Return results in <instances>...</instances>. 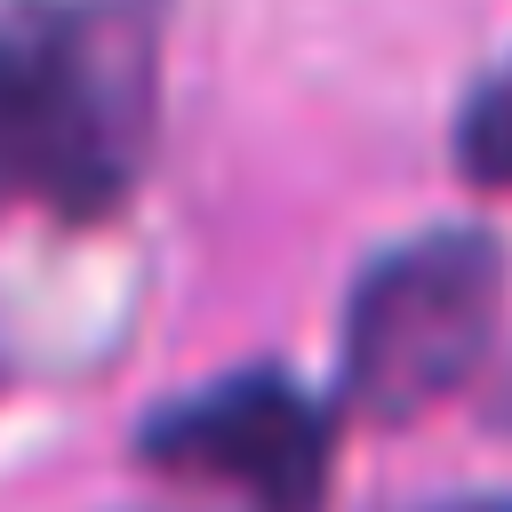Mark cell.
<instances>
[{
  "mask_svg": "<svg viewBox=\"0 0 512 512\" xmlns=\"http://www.w3.org/2000/svg\"><path fill=\"white\" fill-rule=\"evenodd\" d=\"M136 0H16L0 16V168L8 192H40L96 216L128 192L152 72Z\"/></svg>",
  "mask_w": 512,
  "mask_h": 512,
  "instance_id": "6da1fadb",
  "label": "cell"
},
{
  "mask_svg": "<svg viewBox=\"0 0 512 512\" xmlns=\"http://www.w3.org/2000/svg\"><path fill=\"white\" fill-rule=\"evenodd\" d=\"M504 320V248L488 232H416L368 264L344 312V392L368 424H408L464 392Z\"/></svg>",
  "mask_w": 512,
  "mask_h": 512,
  "instance_id": "7a4b0ae2",
  "label": "cell"
},
{
  "mask_svg": "<svg viewBox=\"0 0 512 512\" xmlns=\"http://www.w3.org/2000/svg\"><path fill=\"white\" fill-rule=\"evenodd\" d=\"M144 464L216 480L256 512H312L328 488V408L288 376H224L144 424Z\"/></svg>",
  "mask_w": 512,
  "mask_h": 512,
  "instance_id": "3957f363",
  "label": "cell"
},
{
  "mask_svg": "<svg viewBox=\"0 0 512 512\" xmlns=\"http://www.w3.org/2000/svg\"><path fill=\"white\" fill-rule=\"evenodd\" d=\"M456 168L488 192H512V56L472 88V104L456 120Z\"/></svg>",
  "mask_w": 512,
  "mask_h": 512,
  "instance_id": "277c9868",
  "label": "cell"
},
{
  "mask_svg": "<svg viewBox=\"0 0 512 512\" xmlns=\"http://www.w3.org/2000/svg\"><path fill=\"white\" fill-rule=\"evenodd\" d=\"M440 512H512V496H456V504H440Z\"/></svg>",
  "mask_w": 512,
  "mask_h": 512,
  "instance_id": "5b68a950",
  "label": "cell"
},
{
  "mask_svg": "<svg viewBox=\"0 0 512 512\" xmlns=\"http://www.w3.org/2000/svg\"><path fill=\"white\" fill-rule=\"evenodd\" d=\"M0 192H8V168H0Z\"/></svg>",
  "mask_w": 512,
  "mask_h": 512,
  "instance_id": "8992f818",
  "label": "cell"
}]
</instances>
